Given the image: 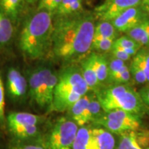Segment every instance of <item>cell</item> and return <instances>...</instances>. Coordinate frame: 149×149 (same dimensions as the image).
<instances>
[{
    "mask_svg": "<svg viewBox=\"0 0 149 149\" xmlns=\"http://www.w3.org/2000/svg\"><path fill=\"white\" fill-rule=\"evenodd\" d=\"M95 15L90 12L54 19L53 31L48 55L66 64L79 61L92 49Z\"/></svg>",
    "mask_w": 149,
    "mask_h": 149,
    "instance_id": "obj_1",
    "label": "cell"
},
{
    "mask_svg": "<svg viewBox=\"0 0 149 149\" xmlns=\"http://www.w3.org/2000/svg\"><path fill=\"white\" fill-rule=\"evenodd\" d=\"M53 15L37 11L26 19L19 37V47L26 57L35 60L49 54L53 31Z\"/></svg>",
    "mask_w": 149,
    "mask_h": 149,
    "instance_id": "obj_2",
    "label": "cell"
},
{
    "mask_svg": "<svg viewBox=\"0 0 149 149\" xmlns=\"http://www.w3.org/2000/svg\"><path fill=\"white\" fill-rule=\"evenodd\" d=\"M89 91L79 66L68 65L57 73V83L50 109L57 112L69 110Z\"/></svg>",
    "mask_w": 149,
    "mask_h": 149,
    "instance_id": "obj_3",
    "label": "cell"
},
{
    "mask_svg": "<svg viewBox=\"0 0 149 149\" xmlns=\"http://www.w3.org/2000/svg\"><path fill=\"white\" fill-rule=\"evenodd\" d=\"M95 95L104 112L122 110L138 116L146 108L139 92L127 84L100 88Z\"/></svg>",
    "mask_w": 149,
    "mask_h": 149,
    "instance_id": "obj_4",
    "label": "cell"
},
{
    "mask_svg": "<svg viewBox=\"0 0 149 149\" xmlns=\"http://www.w3.org/2000/svg\"><path fill=\"white\" fill-rule=\"evenodd\" d=\"M57 83V72L51 67L40 66L29 75V86L31 97L41 108L50 109Z\"/></svg>",
    "mask_w": 149,
    "mask_h": 149,
    "instance_id": "obj_5",
    "label": "cell"
},
{
    "mask_svg": "<svg viewBox=\"0 0 149 149\" xmlns=\"http://www.w3.org/2000/svg\"><path fill=\"white\" fill-rule=\"evenodd\" d=\"M95 122L111 133L120 135L140 128V121L137 115L122 110L104 112Z\"/></svg>",
    "mask_w": 149,
    "mask_h": 149,
    "instance_id": "obj_6",
    "label": "cell"
},
{
    "mask_svg": "<svg viewBox=\"0 0 149 149\" xmlns=\"http://www.w3.org/2000/svg\"><path fill=\"white\" fill-rule=\"evenodd\" d=\"M78 126L73 120L61 117L52 128L48 137L50 149H72Z\"/></svg>",
    "mask_w": 149,
    "mask_h": 149,
    "instance_id": "obj_7",
    "label": "cell"
},
{
    "mask_svg": "<svg viewBox=\"0 0 149 149\" xmlns=\"http://www.w3.org/2000/svg\"><path fill=\"white\" fill-rule=\"evenodd\" d=\"M141 0H106L95 10V15L100 21L111 22L123 12L132 7L139 6Z\"/></svg>",
    "mask_w": 149,
    "mask_h": 149,
    "instance_id": "obj_8",
    "label": "cell"
},
{
    "mask_svg": "<svg viewBox=\"0 0 149 149\" xmlns=\"http://www.w3.org/2000/svg\"><path fill=\"white\" fill-rule=\"evenodd\" d=\"M147 18L148 17L139 6L127 9L111 22L117 31L126 33Z\"/></svg>",
    "mask_w": 149,
    "mask_h": 149,
    "instance_id": "obj_9",
    "label": "cell"
},
{
    "mask_svg": "<svg viewBox=\"0 0 149 149\" xmlns=\"http://www.w3.org/2000/svg\"><path fill=\"white\" fill-rule=\"evenodd\" d=\"M6 87L10 97L15 100H20L26 94L27 81L19 70L11 67L7 73Z\"/></svg>",
    "mask_w": 149,
    "mask_h": 149,
    "instance_id": "obj_10",
    "label": "cell"
},
{
    "mask_svg": "<svg viewBox=\"0 0 149 149\" xmlns=\"http://www.w3.org/2000/svg\"><path fill=\"white\" fill-rule=\"evenodd\" d=\"M120 135L117 149H149V131L130 130Z\"/></svg>",
    "mask_w": 149,
    "mask_h": 149,
    "instance_id": "obj_11",
    "label": "cell"
},
{
    "mask_svg": "<svg viewBox=\"0 0 149 149\" xmlns=\"http://www.w3.org/2000/svg\"><path fill=\"white\" fill-rule=\"evenodd\" d=\"M91 96V93H88L74 103L69 109L72 120H73L78 126L82 127L88 123L92 122V117L88 109Z\"/></svg>",
    "mask_w": 149,
    "mask_h": 149,
    "instance_id": "obj_12",
    "label": "cell"
},
{
    "mask_svg": "<svg viewBox=\"0 0 149 149\" xmlns=\"http://www.w3.org/2000/svg\"><path fill=\"white\" fill-rule=\"evenodd\" d=\"M40 117L36 115L24 112H14L7 117V122L13 133L17 130L29 126H37Z\"/></svg>",
    "mask_w": 149,
    "mask_h": 149,
    "instance_id": "obj_13",
    "label": "cell"
},
{
    "mask_svg": "<svg viewBox=\"0 0 149 149\" xmlns=\"http://www.w3.org/2000/svg\"><path fill=\"white\" fill-rule=\"evenodd\" d=\"M92 149H114L115 141L111 132L103 128L91 129Z\"/></svg>",
    "mask_w": 149,
    "mask_h": 149,
    "instance_id": "obj_14",
    "label": "cell"
},
{
    "mask_svg": "<svg viewBox=\"0 0 149 149\" xmlns=\"http://www.w3.org/2000/svg\"><path fill=\"white\" fill-rule=\"evenodd\" d=\"M93 69L95 72L100 83H104L107 81L109 73V62L106 57L102 54L91 53L87 56Z\"/></svg>",
    "mask_w": 149,
    "mask_h": 149,
    "instance_id": "obj_15",
    "label": "cell"
},
{
    "mask_svg": "<svg viewBox=\"0 0 149 149\" xmlns=\"http://www.w3.org/2000/svg\"><path fill=\"white\" fill-rule=\"evenodd\" d=\"M79 67L81 68L82 76L87 85H88L90 91H93L95 93L97 92L100 90L101 84L99 81L95 72L93 69L88 57H86L85 58L81 59L79 61Z\"/></svg>",
    "mask_w": 149,
    "mask_h": 149,
    "instance_id": "obj_16",
    "label": "cell"
},
{
    "mask_svg": "<svg viewBox=\"0 0 149 149\" xmlns=\"http://www.w3.org/2000/svg\"><path fill=\"white\" fill-rule=\"evenodd\" d=\"M13 23L0 6V47L6 46L13 36Z\"/></svg>",
    "mask_w": 149,
    "mask_h": 149,
    "instance_id": "obj_17",
    "label": "cell"
},
{
    "mask_svg": "<svg viewBox=\"0 0 149 149\" xmlns=\"http://www.w3.org/2000/svg\"><path fill=\"white\" fill-rule=\"evenodd\" d=\"M82 11V0H62L54 15L56 17H64Z\"/></svg>",
    "mask_w": 149,
    "mask_h": 149,
    "instance_id": "obj_18",
    "label": "cell"
},
{
    "mask_svg": "<svg viewBox=\"0 0 149 149\" xmlns=\"http://www.w3.org/2000/svg\"><path fill=\"white\" fill-rule=\"evenodd\" d=\"M22 6V0H0V6L13 23H15L19 17Z\"/></svg>",
    "mask_w": 149,
    "mask_h": 149,
    "instance_id": "obj_19",
    "label": "cell"
},
{
    "mask_svg": "<svg viewBox=\"0 0 149 149\" xmlns=\"http://www.w3.org/2000/svg\"><path fill=\"white\" fill-rule=\"evenodd\" d=\"M117 31L111 22L100 21L95 24L93 38L110 39L115 40Z\"/></svg>",
    "mask_w": 149,
    "mask_h": 149,
    "instance_id": "obj_20",
    "label": "cell"
},
{
    "mask_svg": "<svg viewBox=\"0 0 149 149\" xmlns=\"http://www.w3.org/2000/svg\"><path fill=\"white\" fill-rule=\"evenodd\" d=\"M113 47L125 52L131 57L135 56L141 48L137 42L128 36H122L116 39L113 43Z\"/></svg>",
    "mask_w": 149,
    "mask_h": 149,
    "instance_id": "obj_21",
    "label": "cell"
},
{
    "mask_svg": "<svg viewBox=\"0 0 149 149\" xmlns=\"http://www.w3.org/2000/svg\"><path fill=\"white\" fill-rule=\"evenodd\" d=\"M72 149H92L91 129L85 126L78 129Z\"/></svg>",
    "mask_w": 149,
    "mask_h": 149,
    "instance_id": "obj_22",
    "label": "cell"
},
{
    "mask_svg": "<svg viewBox=\"0 0 149 149\" xmlns=\"http://www.w3.org/2000/svg\"><path fill=\"white\" fill-rule=\"evenodd\" d=\"M126 35L130 39L137 42L141 48L144 47V46H149L148 39L144 26V20L139 25L136 26L135 27L128 31Z\"/></svg>",
    "mask_w": 149,
    "mask_h": 149,
    "instance_id": "obj_23",
    "label": "cell"
},
{
    "mask_svg": "<svg viewBox=\"0 0 149 149\" xmlns=\"http://www.w3.org/2000/svg\"><path fill=\"white\" fill-rule=\"evenodd\" d=\"M131 78L129 67L124 66L122 69L117 70L113 73L108 74L107 81L112 85L117 84H127Z\"/></svg>",
    "mask_w": 149,
    "mask_h": 149,
    "instance_id": "obj_24",
    "label": "cell"
},
{
    "mask_svg": "<svg viewBox=\"0 0 149 149\" xmlns=\"http://www.w3.org/2000/svg\"><path fill=\"white\" fill-rule=\"evenodd\" d=\"M133 60L140 66L146 75L147 83H149V50L140 48L134 56Z\"/></svg>",
    "mask_w": 149,
    "mask_h": 149,
    "instance_id": "obj_25",
    "label": "cell"
},
{
    "mask_svg": "<svg viewBox=\"0 0 149 149\" xmlns=\"http://www.w3.org/2000/svg\"><path fill=\"white\" fill-rule=\"evenodd\" d=\"M129 70L131 77L133 78L134 81L139 84H144L147 83L146 77L142 69L137 63L132 60L129 66Z\"/></svg>",
    "mask_w": 149,
    "mask_h": 149,
    "instance_id": "obj_26",
    "label": "cell"
},
{
    "mask_svg": "<svg viewBox=\"0 0 149 149\" xmlns=\"http://www.w3.org/2000/svg\"><path fill=\"white\" fill-rule=\"evenodd\" d=\"M115 40L110 39L93 38L92 43V49L100 53H105L111 51Z\"/></svg>",
    "mask_w": 149,
    "mask_h": 149,
    "instance_id": "obj_27",
    "label": "cell"
},
{
    "mask_svg": "<svg viewBox=\"0 0 149 149\" xmlns=\"http://www.w3.org/2000/svg\"><path fill=\"white\" fill-rule=\"evenodd\" d=\"M62 0H39L37 11L46 10L54 15Z\"/></svg>",
    "mask_w": 149,
    "mask_h": 149,
    "instance_id": "obj_28",
    "label": "cell"
},
{
    "mask_svg": "<svg viewBox=\"0 0 149 149\" xmlns=\"http://www.w3.org/2000/svg\"><path fill=\"white\" fill-rule=\"evenodd\" d=\"M108 62H109V73L108 74L113 73L117 70L122 69L123 67L126 66L125 61L115 58L113 57Z\"/></svg>",
    "mask_w": 149,
    "mask_h": 149,
    "instance_id": "obj_29",
    "label": "cell"
},
{
    "mask_svg": "<svg viewBox=\"0 0 149 149\" xmlns=\"http://www.w3.org/2000/svg\"><path fill=\"white\" fill-rule=\"evenodd\" d=\"M4 110H5V96L4 88L2 78L0 74V120L4 119Z\"/></svg>",
    "mask_w": 149,
    "mask_h": 149,
    "instance_id": "obj_30",
    "label": "cell"
},
{
    "mask_svg": "<svg viewBox=\"0 0 149 149\" xmlns=\"http://www.w3.org/2000/svg\"><path fill=\"white\" fill-rule=\"evenodd\" d=\"M111 53L112 55H113V57L115 58L119 59L120 60H122L124 61H128L129 59L131 58V56L128 55L127 53H126L125 52L121 51V50L117 49V48L112 47L111 49Z\"/></svg>",
    "mask_w": 149,
    "mask_h": 149,
    "instance_id": "obj_31",
    "label": "cell"
},
{
    "mask_svg": "<svg viewBox=\"0 0 149 149\" xmlns=\"http://www.w3.org/2000/svg\"><path fill=\"white\" fill-rule=\"evenodd\" d=\"M139 94L144 102L145 107L149 109V83H147L145 86L139 90Z\"/></svg>",
    "mask_w": 149,
    "mask_h": 149,
    "instance_id": "obj_32",
    "label": "cell"
},
{
    "mask_svg": "<svg viewBox=\"0 0 149 149\" xmlns=\"http://www.w3.org/2000/svg\"><path fill=\"white\" fill-rule=\"evenodd\" d=\"M139 7L147 17H149V0H141Z\"/></svg>",
    "mask_w": 149,
    "mask_h": 149,
    "instance_id": "obj_33",
    "label": "cell"
},
{
    "mask_svg": "<svg viewBox=\"0 0 149 149\" xmlns=\"http://www.w3.org/2000/svg\"><path fill=\"white\" fill-rule=\"evenodd\" d=\"M15 149H46L44 146L39 144H29L17 147Z\"/></svg>",
    "mask_w": 149,
    "mask_h": 149,
    "instance_id": "obj_34",
    "label": "cell"
},
{
    "mask_svg": "<svg viewBox=\"0 0 149 149\" xmlns=\"http://www.w3.org/2000/svg\"><path fill=\"white\" fill-rule=\"evenodd\" d=\"M144 26L145 30H146V33L147 34V37L148 39V42H149V17L146 19L144 20Z\"/></svg>",
    "mask_w": 149,
    "mask_h": 149,
    "instance_id": "obj_35",
    "label": "cell"
},
{
    "mask_svg": "<svg viewBox=\"0 0 149 149\" xmlns=\"http://www.w3.org/2000/svg\"><path fill=\"white\" fill-rule=\"evenodd\" d=\"M27 3H31V4H33V3H35L36 1H38V0H25Z\"/></svg>",
    "mask_w": 149,
    "mask_h": 149,
    "instance_id": "obj_36",
    "label": "cell"
}]
</instances>
